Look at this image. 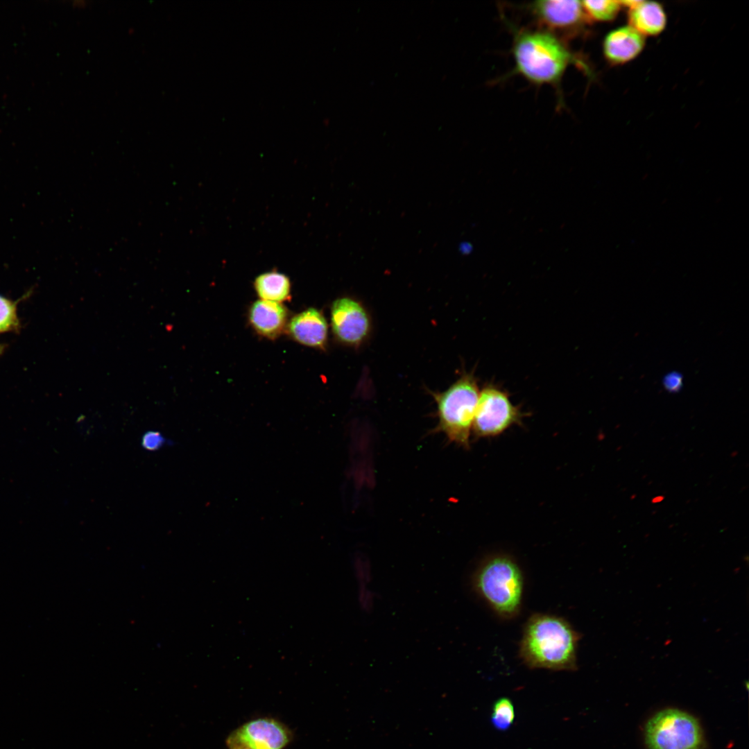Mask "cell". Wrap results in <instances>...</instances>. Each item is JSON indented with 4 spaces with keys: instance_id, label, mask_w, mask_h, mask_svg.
<instances>
[{
    "instance_id": "obj_1",
    "label": "cell",
    "mask_w": 749,
    "mask_h": 749,
    "mask_svg": "<svg viewBox=\"0 0 749 749\" xmlns=\"http://www.w3.org/2000/svg\"><path fill=\"white\" fill-rule=\"evenodd\" d=\"M580 639L581 635L565 618L534 613L524 626L519 657L531 669L576 671Z\"/></svg>"
},
{
    "instance_id": "obj_2",
    "label": "cell",
    "mask_w": 749,
    "mask_h": 749,
    "mask_svg": "<svg viewBox=\"0 0 749 749\" xmlns=\"http://www.w3.org/2000/svg\"><path fill=\"white\" fill-rule=\"evenodd\" d=\"M512 54L514 73L535 85H550L558 88L571 64L589 74L586 63L571 51L564 40L542 29L516 31Z\"/></svg>"
},
{
    "instance_id": "obj_3",
    "label": "cell",
    "mask_w": 749,
    "mask_h": 749,
    "mask_svg": "<svg viewBox=\"0 0 749 749\" xmlns=\"http://www.w3.org/2000/svg\"><path fill=\"white\" fill-rule=\"evenodd\" d=\"M474 592L500 618L511 619L520 612L524 588L523 571L517 562L504 554L484 560L474 572Z\"/></svg>"
},
{
    "instance_id": "obj_4",
    "label": "cell",
    "mask_w": 749,
    "mask_h": 749,
    "mask_svg": "<svg viewBox=\"0 0 749 749\" xmlns=\"http://www.w3.org/2000/svg\"><path fill=\"white\" fill-rule=\"evenodd\" d=\"M479 392L474 374L465 373L445 391L432 393L437 405L438 430L465 448L470 445Z\"/></svg>"
},
{
    "instance_id": "obj_5",
    "label": "cell",
    "mask_w": 749,
    "mask_h": 749,
    "mask_svg": "<svg viewBox=\"0 0 749 749\" xmlns=\"http://www.w3.org/2000/svg\"><path fill=\"white\" fill-rule=\"evenodd\" d=\"M644 732L648 749H701L703 746L698 721L678 709L655 714L647 722Z\"/></svg>"
},
{
    "instance_id": "obj_6",
    "label": "cell",
    "mask_w": 749,
    "mask_h": 749,
    "mask_svg": "<svg viewBox=\"0 0 749 749\" xmlns=\"http://www.w3.org/2000/svg\"><path fill=\"white\" fill-rule=\"evenodd\" d=\"M522 417L504 390L489 384L479 392L472 429L478 438L496 436L519 423Z\"/></svg>"
},
{
    "instance_id": "obj_7",
    "label": "cell",
    "mask_w": 749,
    "mask_h": 749,
    "mask_svg": "<svg viewBox=\"0 0 749 749\" xmlns=\"http://www.w3.org/2000/svg\"><path fill=\"white\" fill-rule=\"evenodd\" d=\"M528 9L540 29L561 39L581 35L589 23L580 1H537L528 5Z\"/></svg>"
},
{
    "instance_id": "obj_8",
    "label": "cell",
    "mask_w": 749,
    "mask_h": 749,
    "mask_svg": "<svg viewBox=\"0 0 749 749\" xmlns=\"http://www.w3.org/2000/svg\"><path fill=\"white\" fill-rule=\"evenodd\" d=\"M332 330L341 343L358 347L368 338L371 320L363 304L351 297L334 300L330 312Z\"/></svg>"
},
{
    "instance_id": "obj_9",
    "label": "cell",
    "mask_w": 749,
    "mask_h": 749,
    "mask_svg": "<svg viewBox=\"0 0 749 749\" xmlns=\"http://www.w3.org/2000/svg\"><path fill=\"white\" fill-rule=\"evenodd\" d=\"M291 733L284 724L270 718L250 721L234 730L227 739L230 749H283Z\"/></svg>"
},
{
    "instance_id": "obj_10",
    "label": "cell",
    "mask_w": 749,
    "mask_h": 749,
    "mask_svg": "<svg viewBox=\"0 0 749 749\" xmlns=\"http://www.w3.org/2000/svg\"><path fill=\"white\" fill-rule=\"evenodd\" d=\"M645 37L630 26L619 27L609 32L603 42V55L612 65L626 64L643 51Z\"/></svg>"
},
{
    "instance_id": "obj_11",
    "label": "cell",
    "mask_w": 749,
    "mask_h": 749,
    "mask_svg": "<svg viewBox=\"0 0 749 749\" xmlns=\"http://www.w3.org/2000/svg\"><path fill=\"white\" fill-rule=\"evenodd\" d=\"M288 329L298 343L314 348H325L328 325L324 315L318 309L309 308L295 315L289 321Z\"/></svg>"
},
{
    "instance_id": "obj_12",
    "label": "cell",
    "mask_w": 749,
    "mask_h": 749,
    "mask_svg": "<svg viewBox=\"0 0 749 749\" xmlns=\"http://www.w3.org/2000/svg\"><path fill=\"white\" fill-rule=\"evenodd\" d=\"M248 316L250 325L258 334L273 339L286 327L287 311L281 303L259 300L252 304Z\"/></svg>"
},
{
    "instance_id": "obj_13",
    "label": "cell",
    "mask_w": 749,
    "mask_h": 749,
    "mask_svg": "<svg viewBox=\"0 0 749 749\" xmlns=\"http://www.w3.org/2000/svg\"><path fill=\"white\" fill-rule=\"evenodd\" d=\"M629 26L645 36L660 34L666 26V15L662 6L656 1H639L628 9Z\"/></svg>"
},
{
    "instance_id": "obj_14",
    "label": "cell",
    "mask_w": 749,
    "mask_h": 749,
    "mask_svg": "<svg viewBox=\"0 0 749 749\" xmlns=\"http://www.w3.org/2000/svg\"><path fill=\"white\" fill-rule=\"evenodd\" d=\"M255 289L263 300L281 303L291 295V283L284 274L268 272L259 275L255 281Z\"/></svg>"
},
{
    "instance_id": "obj_15",
    "label": "cell",
    "mask_w": 749,
    "mask_h": 749,
    "mask_svg": "<svg viewBox=\"0 0 749 749\" xmlns=\"http://www.w3.org/2000/svg\"><path fill=\"white\" fill-rule=\"evenodd\" d=\"M581 3L589 21L606 22L612 21L617 17L621 8L619 1L586 0L581 1Z\"/></svg>"
},
{
    "instance_id": "obj_16",
    "label": "cell",
    "mask_w": 749,
    "mask_h": 749,
    "mask_svg": "<svg viewBox=\"0 0 749 749\" xmlns=\"http://www.w3.org/2000/svg\"><path fill=\"white\" fill-rule=\"evenodd\" d=\"M491 714V723L493 727L499 731H506L513 725L515 717V708L508 698H499L493 704Z\"/></svg>"
},
{
    "instance_id": "obj_17",
    "label": "cell",
    "mask_w": 749,
    "mask_h": 749,
    "mask_svg": "<svg viewBox=\"0 0 749 749\" xmlns=\"http://www.w3.org/2000/svg\"><path fill=\"white\" fill-rule=\"evenodd\" d=\"M19 300L12 301L0 295V333L16 332L20 328L17 309Z\"/></svg>"
},
{
    "instance_id": "obj_18",
    "label": "cell",
    "mask_w": 749,
    "mask_h": 749,
    "mask_svg": "<svg viewBox=\"0 0 749 749\" xmlns=\"http://www.w3.org/2000/svg\"><path fill=\"white\" fill-rule=\"evenodd\" d=\"M164 442L165 439L161 433L153 431L145 433L141 439L143 447L149 451H155L160 449Z\"/></svg>"
},
{
    "instance_id": "obj_19",
    "label": "cell",
    "mask_w": 749,
    "mask_h": 749,
    "mask_svg": "<svg viewBox=\"0 0 749 749\" xmlns=\"http://www.w3.org/2000/svg\"><path fill=\"white\" fill-rule=\"evenodd\" d=\"M682 377L680 374L673 372L664 378L663 384L670 392H677L682 387Z\"/></svg>"
},
{
    "instance_id": "obj_20",
    "label": "cell",
    "mask_w": 749,
    "mask_h": 749,
    "mask_svg": "<svg viewBox=\"0 0 749 749\" xmlns=\"http://www.w3.org/2000/svg\"><path fill=\"white\" fill-rule=\"evenodd\" d=\"M664 499V497L663 495H657L651 499V503L654 504L659 503L662 502Z\"/></svg>"
},
{
    "instance_id": "obj_21",
    "label": "cell",
    "mask_w": 749,
    "mask_h": 749,
    "mask_svg": "<svg viewBox=\"0 0 749 749\" xmlns=\"http://www.w3.org/2000/svg\"><path fill=\"white\" fill-rule=\"evenodd\" d=\"M3 350H4V345L0 344V355L3 353Z\"/></svg>"
}]
</instances>
